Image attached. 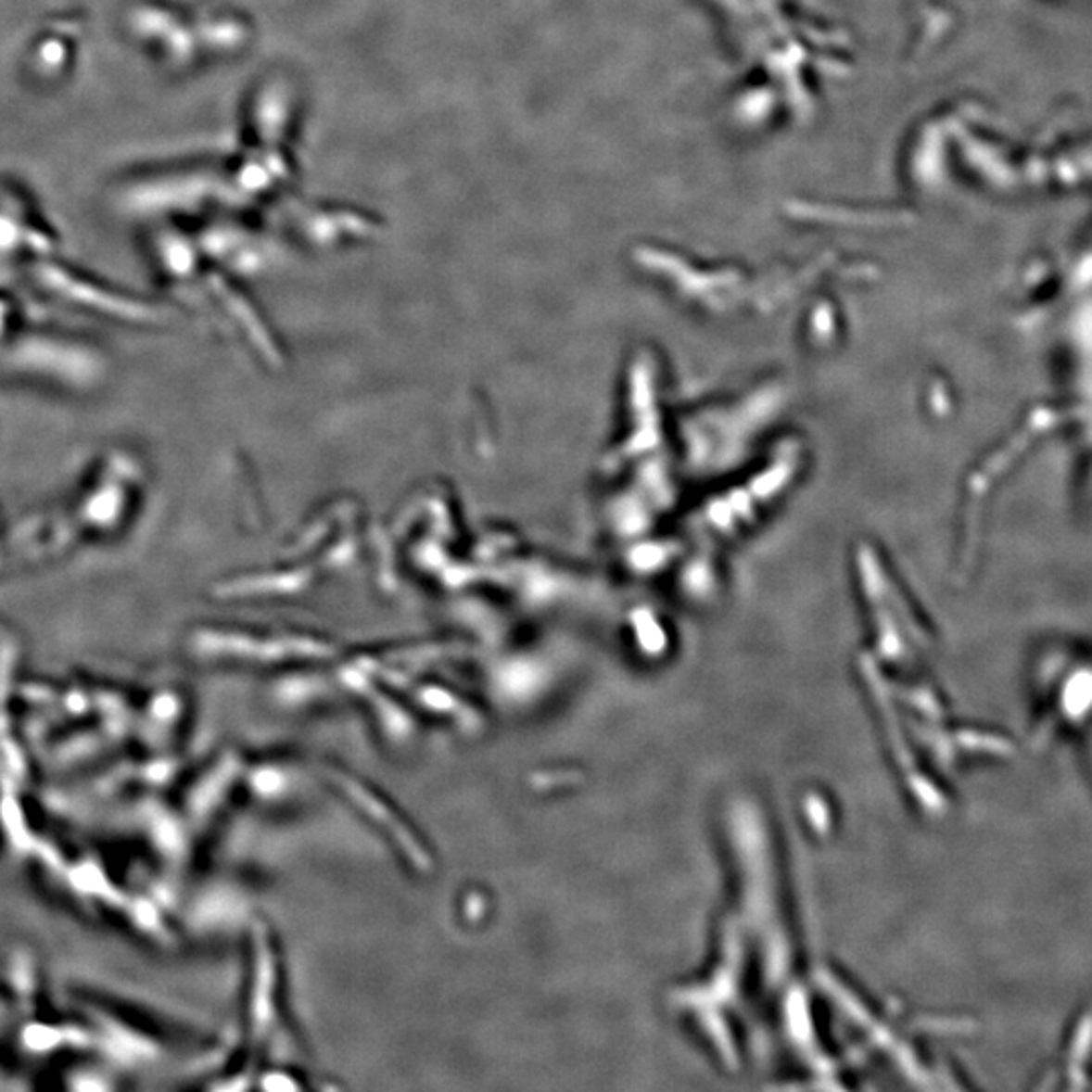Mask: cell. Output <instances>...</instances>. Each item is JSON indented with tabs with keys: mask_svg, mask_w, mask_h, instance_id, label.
<instances>
[{
	"mask_svg": "<svg viewBox=\"0 0 1092 1092\" xmlns=\"http://www.w3.org/2000/svg\"><path fill=\"white\" fill-rule=\"evenodd\" d=\"M336 783L342 789V794L352 799V804L359 807L362 813L371 818V821L375 826L383 828V832H387L388 838H391L395 844H399L400 848H403L405 856L409 860H413L417 864H425L427 857L423 854L421 845L417 844L415 838H411L409 830L400 823L395 816L393 811L388 809L383 801H378L371 791H366L361 787V783L352 781V779L344 777V775H336Z\"/></svg>",
	"mask_w": 1092,
	"mask_h": 1092,
	"instance_id": "obj_1",
	"label": "cell"
}]
</instances>
